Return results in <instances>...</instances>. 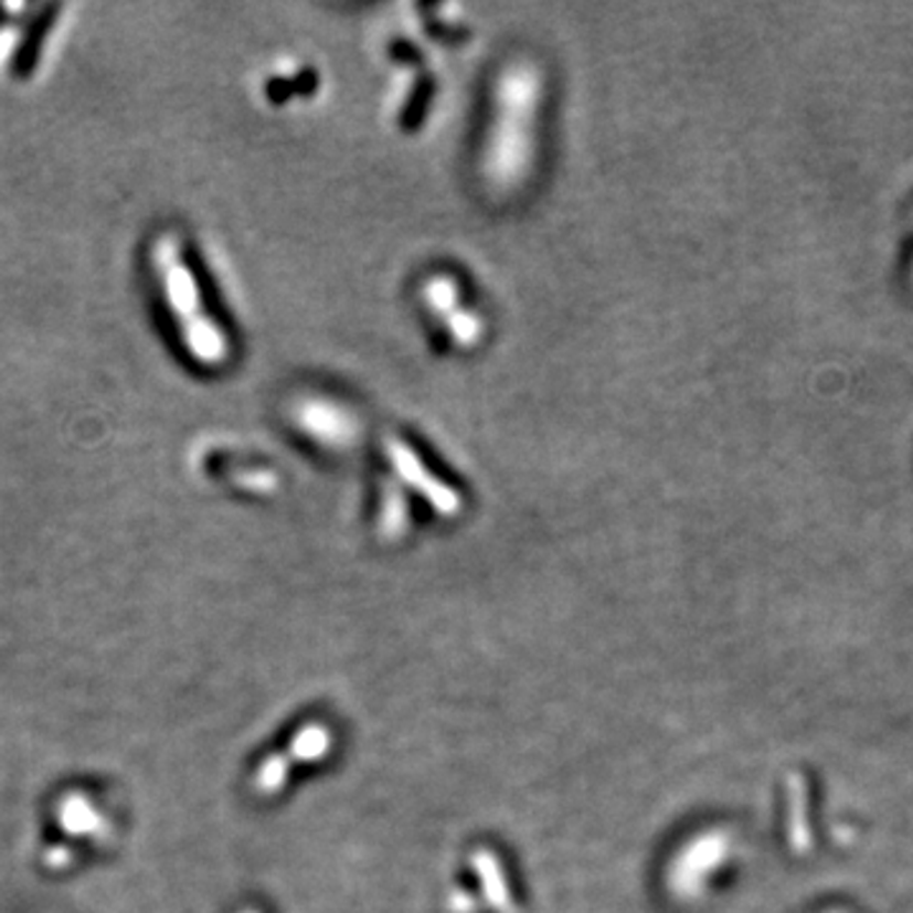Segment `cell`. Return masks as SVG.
I'll use <instances>...</instances> for the list:
<instances>
[{
	"label": "cell",
	"instance_id": "277c9868",
	"mask_svg": "<svg viewBox=\"0 0 913 913\" xmlns=\"http://www.w3.org/2000/svg\"><path fill=\"white\" fill-rule=\"evenodd\" d=\"M383 463H389V467L394 469L396 488L422 495L439 516L455 518L459 513V506H463L459 495L452 490V485L437 477L432 469L434 465H429V459L422 455L420 447L412 445L406 437H394L389 442L386 449H383Z\"/></svg>",
	"mask_w": 913,
	"mask_h": 913
},
{
	"label": "cell",
	"instance_id": "6da1fadb",
	"mask_svg": "<svg viewBox=\"0 0 913 913\" xmlns=\"http://www.w3.org/2000/svg\"><path fill=\"white\" fill-rule=\"evenodd\" d=\"M543 66L535 59H510L492 76L475 166L492 195L510 199L531 183L541 158L545 115Z\"/></svg>",
	"mask_w": 913,
	"mask_h": 913
},
{
	"label": "cell",
	"instance_id": "ba28073f",
	"mask_svg": "<svg viewBox=\"0 0 913 913\" xmlns=\"http://www.w3.org/2000/svg\"><path fill=\"white\" fill-rule=\"evenodd\" d=\"M64 822L74 835H84V838H94V840L107 838V832H109V825L105 817H102L84 797H70V801H66Z\"/></svg>",
	"mask_w": 913,
	"mask_h": 913
},
{
	"label": "cell",
	"instance_id": "9c48e42d",
	"mask_svg": "<svg viewBox=\"0 0 913 913\" xmlns=\"http://www.w3.org/2000/svg\"><path fill=\"white\" fill-rule=\"evenodd\" d=\"M289 766H293V758H289V754H272L267 762H264L257 769V776H254V789H257L259 795H275L282 784L287 782Z\"/></svg>",
	"mask_w": 913,
	"mask_h": 913
},
{
	"label": "cell",
	"instance_id": "5b68a950",
	"mask_svg": "<svg viewBox=\"0 0 913 913\" xmlns=\"http://www.w3.org/2000/svg\"><path fill=\"white\" fill-rule=\"evenodd\" d=\"M465 289L449 275H437L424 282L422 302L424 310L434 315V320L447 322L445 332L449 343L457 348L473 346L482 336V320L477 318L473 307H463Z\"/></svg>",
	"mask_w": 913,
	"mask_h": 913
},
{
	"label": "cell",
	"instance_id": "8fae6325",
	"mask_svg": "<svg viewBox=\"0 0 913 913\" xmlns=\"http://www.w3.org/2000/svg\"><path fill=\"white\" fill-rule=\"evenodd\" d=\"M242 913H257V911H242Z\"/></svg>",
	"mask_w": 913,
	"mask_h": 913
},
{
	"label": "cell",
	"instance_id": "8992f818",
	"mask_svg": "<svg viewBox=\"0 0 913 913\" xmlns=\"http://www.w3.org/2000/svg\"><path fill=\"white\" fill-rule=\"evenodd\" d=\"M473 868H475L477 878H480L482 895H485V901L490 903V909L495 913H518L513 893H510L506 873H502V866H500V860L495 858V852L488 848L475 850Z\"/></svg>",
	"mask_w": 913,
	"mask_h": 913
},
{
	"label": "cell",
	"instance_id": "7a4b0ae2",
	"mask_svg": "<svg viewBox=\"0 0 913 913\" xmlns=\"http://www.w3.org/2000/svg\"><path fill=\"white\" fill-rule=\"evenodd\" d=\"M148 262L158 307L185 361L201 371L224 369L232 361V336L211 307L206 282L183 238L173 232L158 234L150 242Z\"/></svg>",
	"mask_w": 913,
	"mask_h": 913
},
{
	"label": "cell",
	"instance_id": "3957f363",
	"mask_svg": "<svg viewBox=\"0 0 913 913\" xmlns=\"http://www.w3.org/2000/svg\"><path fill=\"white\" fill-rule=\"evenodd\" d=\"M289 420L302 439L322 452H346L361 434V420L351 406L326 394H302L289 408Z\"/></svg>",
	"mask_w": 913,
	"mask_h": 913
},
{
	"label": "cell",
	"instance_id": "30bf717a",
	"mask_svg": "<svg viewBox=\"0 0 913 913\" xmlns=\"http://www.w3.org/2000/svg\"><path fill=\"white\" fill-rule=\"evenodd\" d=\"M449 909H452V913H477V909H480V906H477V901L469 893L455 891L449 895Z\"/></svg>",
	"mask_w": 913,
	"mask_h": 913
},
{
	"label": "cell",
	"instance_id": "52a82bcc",
	"mask_svg": "<svg viewBox=\"0 0 913 913\" xmlns=\"http://www.w3.org/2000/svg\"><path fill=\"white\" fill-rule=\"evenodd\" d=\"M332 746V733L322 723H307L300 731L295 733V739L289 741V758L300 764H312L320 762L330 754Z\"/></svg>",
	"mask_w": 913,
	"mask_h": 913
}]
</instances>
